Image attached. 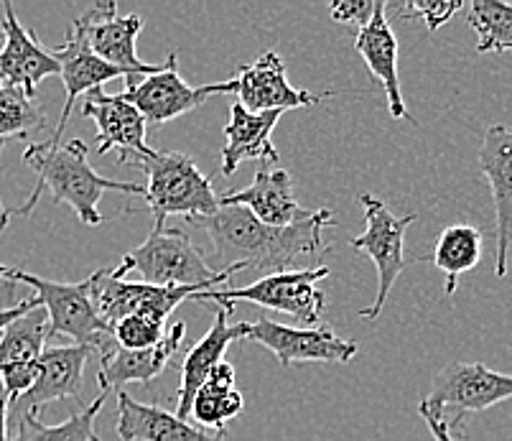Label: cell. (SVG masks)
Instances as JSON below:
<instances>
[{"label": "cell", "mask_w": 512, "mask_h": 441, "mask_svg": "<svg viewBox=\"0 0 512 441\" xmlns=\"http://www.w3.org/2000/svg\"><path fill=\"white\" fill-rule=\"evenodd\" d=\"M189 225L207 230L214 250V271H253L263 276L299 271L301 263H316L329 250L321 230L334 225L332 210H311L309 217L288 227L263 225L245 207H222L214 215L197 217Z\"/></svg>", "instance_id": "obj_1"}, {"label": "cell", "mask_w": 512, "mask_h": 441, "mask_svg": "<svg viewBox=\"0 0 512 441\" xmlns=\"http://www.w3.org/2000/svg\"><path fill=\"white\" fill-rule=\"evenodd\" d=\"M87 156H90V146L79 138H72L69 143H29V148L23 151V161L39 174V181L31 197L18 207L16 215H31L41 194L51 192L54 204H69L82 225L97 227L102 222L100 210H97L102 194H146V187L141 184L100 176L87 164Z\"/></svg>", "instance_id": "obj_2"}, {"label": "cell", "mask_w": 512, "mask_h": 441, "mask_svg": "<svg viewBox=\"0 0 512 441\" xmlns=\"http://www.w3.org/2000/svg\"><path fill=\"white\" fill-rule=\"evenodd\" d=\"M130 166L141 169L148 179L143 197L146 210L153 215V227H166L169 217L192 222L220 210V194L214 192L212 179L186 153L153 151Z\"/></svg>", "instance_id": "obj_3"}, {"label": "cell", "mask_w": 512, "mask_h": 441, "mask_svg": "<svg viewBox=\"0 0 512 441\" xmlns=\"http://www.w3.org/2000/svg\"><path fill=\"white\" fill-rule=\"evenodd\" d=\"M327 276V266L299 268V271L263 276L258 281L248 283V286H225V289L202 291L194 299L227 306L232 311H235L237 304L263 306V309L283 311L288 317L299 319L306 327H319V319L324 317V306H327V294H324L321 281Z\"/></svg>", "instance_id": "obj_4"}, {"label": "cell", "mask_w": 512, "mask_h": 441, "mask_svg": "<svg viewBox=\"0 0 512 441\" xmlns=\"http://www.w3.org/2000/svg\"><path fill=\"white\" fill-rule=\"evenodd\" d=\"M123 261L153 286H192L212 291L235 276V271H214L181 227H153L146 243L125 255Z\"/></svg>", "instance_id": "obj_5"}, {"label": "cell", "mask_w": 512, "mask_h": 441, "mask_svg": "<svg viewBox=\"0 0 512 441\" xmlns=\"http://www.w3.org/2000/svg\"><path fill=\"white\" fill-rule=\"evenodd\" d=\"M8 281H21L34 289V301L46 311L51 334H62L74 345H87L92 350H105L113 345V329L102 322L90 296V278L79 283H57L34 276L23 268H11Z\"/></svg>", "instance_id": "obj_6"}, {"label": "cell", "mask_w": 512, "mask_h": 441, "mask_svg": "<svg viewBox=\"0 0 512 441\" xmlns=\"http://www.w3.org/2000/svg\"><path fill=\"white\" fill-rule=\"evenodd\" d=\"M357 199H360L362 210H365V232L349 240V245L357 253L370 255V261L375 263L377 271V296L367 309L360 311V317L377 319L380 311H383L385 301H388L390 291H393L395 281L400 278V273L406 271L411 263H416V258L408 261L406 255H403L406 232L416 222V215L395 217L385 207L383 199L372 197V194H360Z\"/></svg>", "instance_id": "obj_7"}, {"label": "cell", "mask_w": 512, "mask_h": 441, "mask_svg": "<svg viewBox=\"0 0 512 441\" xmlns=\"http://www.w3.org/2000/svg\"><path fill=\"white\" fill-rule=\"evenodd\" d=\"M130 266L120 261L118 268H100L90 276V296L102 322L113 329L120 319L146 314L153 319L171 317V311L184 301L202 294L192 286H153L146 281H125Z\"/></svg>", "instance_id": "obj_8"}, {"label": "cell", "mask_w": 512, "mask_h": 441, "mask_svg": "<svg viewBox=\"0 0 512 441\" xmlns=\"http://www.w3.org/2000/svg\"><path fill=\"white\" fill-rule=\"evenodd\" d=\"M125 97L138 108L146 123L166 125L192 113L214 95H235V77L217 85L192 87L179 74V51H171L158 72L125 80Z\"/></svg>", "instance_id": "obj_9"}, {"label": "cell", "mask_w": 512, "mask_h": 441, "mask_svg": "<svg viewBox=\"0 0 512 441\" xmlns=\"http://www.w3.org/2000/svg\"><path fill=\"white\" fill-rule=\"evenodd\" d=\"M507 398H512V375L497 373L482 362H449L434 378L421 406L441 416L446 408H454L456 416L449 426L456 431L464 421V413L487 411Z\"/></svg>", "instance_id": "obj_10"}, {"label": "cell", "mask_w": 512, "mask_h": 441, "mask_svg": "<svg viewBox=\"0 0 512 441\" xmlns=\"http://www.w3.org/2000/svg\"><path fill=\"white\" fill-rule=\"evenodd\" d=\"M74 21L79 23V29L85 34L90 49L95 51L102 62L118 67L125 74V80L146 77V74H153L164 67V62L148 64L138 57L136 41L143 29V16H138V13L118 16L115 0L95 3L90 11L77 16Z\"/></svg>", "instance_id": "obj_11"}, {"label": "cell", "mask_w": 512, "mask_h": 441, "mask_svg": "<svg viewBox=\"0 0 512 441\" xmlns=\"http://www.w3.org/2000/svg\"><path fill=\"white\" fill-rule=\"evenodd\" d=\"M248 340L271 350L283 368H291L296 362H332L344 365L352 362L360 352L355 340H344L329 324L319 327H288L273 319H258L250 324Z\"/></svg>", "instance_id": "obj_12"}, {"label": "cell", "mask_w": 512, "mask_h": 441, "mask_svg": "<svg viewBox=\"0 0 512 441\" xmlns=\"http://www.w3.org/2000/svg\"><path fill=\"white\" fill-rule=\"evenodd\" d=\"M235 95L242 108L250 113H286L296 108H314L321 100L332 97L334 92L296 90L286 77V64L281 54L265 51L255 62L237 67L235 74Z\"/></svg>", "instance_id": "obj_13"}, {"label": "cell", "mask_w": 512, "mask_h": 441, "mask_svg": "<svg viewBox=\"0 0 512 441\" xmlns=\"http://www.w3.org/2000/svg\"><path fill=\"white\" fill-rule=\"evenodd\" d=\"M82 115L97 125V153L115 148L120 166H130L153 153L146 143V118L125 95H107L102 87L87 92L82 100Z\"/></svg>", "instance_id": "obj_14"}, {"label": "cell", "mask_w": 512, "mask_h": 441, "mask_svg": "<svg viewBox=\"0 0 512 441\" xmlns=\"http://www.w3.org/2000/svg\"><path fill=\"white\" fill-rule=\"evenodd\" d=\"M479 171L490 181L497 217L495 273L507 276L512 248V131L495 123L484 131L479 146Z\"/></svg>", "instance_id": "obj_15"}, {"label": "cell", "mask_w": 512, "mask_h": 441, "mask_svg": "<svg viewBox=\"0 0 512 441\" xmlns=\"http://www.w3.org/2000/svg\"><path fill=\"white\" fill-rule=\"evenodd\" d=\"M49 334L51 329L44 309L23 314L0 334V380L11 393L13 403L23 393H29L34 385L36 373H39V357L46 350Z\"/></svg>", "instance_id": "obj_16"}, {"label": "cell", "mask_w": 512, "mask_h": 441, "mask_svg": "<svg viewBox=\"0 0 512 441\" xmlns=\"http://www.w3.org/2000/svg\"><path fill=\"white\" fill-rule=\"evenodd\" d=\"M92 347L67 345V347H46L39 357V373L29 393H23L13 408L18 416L36 413L59 398H74L82 403V383H85V365L92 357Z\"/></svg>", "instance_id": "obj_17"}, {"label": "cell", "mask_w": 512, "mask_h": 441, "mask_svg": "<svg viewBox=\"0 0 512 441\" xmlns=\"http://www.w3.org/2000/svg\"><path fill=\"white\" fill-rule=\"evenodd\" d=\"M51 57L57 59L59 64V77L64 82V92H67V102H64V110L59 115V123L54 128V136L49 138L51 143H62L64 131H67L69 115L74 110V100L77 97H85L87 92L100 90L105 82L115 80V77H125L118 67L102 62L95 51L87 44L85 34L79 29V23L72 21L67 31V39L62 46L51 49Z\"/></svg>", "instance_id": "obj_18"}, {"label": "cell", "mask_w": 512, "mask_h": 441, "mask_svg": "<svg viewBox=\"0 0 512 441\" xmlns=\"http://www.w3.org/2000/svg\"><path fill=\"white\" fill-rule=\"evenodd\" d=\"M186 337V322H176L166 329L164 340L148 350H123L113 342L100 352V370H97V383L102 393L123 391L125 385L141 383L148 385L153 378L164 373L166 365L179 355Z\"/></svg>", "instance_id": "obj_19"}, {"label": "cell", "mask_w": 512, "mask_h": 441, "mask_svg": "<svg viewBox=\"0 0 512 441\" xmlns=\"http://www.w3.org/2000/svg\"><path fill=\"white\" fill-rule=\"evenodd\" d=\"M214 309V322L209 332L204 334L202 340L189 350V355L181 362V383H179V396H176V416L189 421L192 416V403L204 380L209 378L220 362H225L227 350L232 342L248 340L250 322H237L230 324L232 309L227 306H212Z\"/></svg>", "instance_id": "obj_20"}, {"label": "cell", "mask_w": 512, "mask_h": 441, "mask_svg": "<svg viewBox=\"0 0 512 441\" xmlns=\"http://www.w3.org/2000/svg\"><path fill=\"white\" fill-rule=\"evenodd\" d=\"M6 18H3V49H0V82L21 87L31 100H36V87L46 77L59 74L57 59L51 57V51L44 49L36 39L34 31L23 29L11 3L3 6Z\"/></svg>", "instance_id": "obj_21"}, {"label": "cell", "mask_w": 512, "mask_h": 441, "mask_svg": "<svg viewBox=\"0 0 512 441\" xmlns=\"http://www.w3.org/2000/svg\"><path fill=\"white\" fill-rule=\"evenodd\" d=\"M355 49L365 59L367 69L372 72L380 85H383L385 97H388V110L395 120H408L418 123L406 108L403 90H400V74H398V39L388 21V3L377 0L375 16L370 18L365 29L357 31Z\"/></svg>", "instance_id": "obj_22"}, {"label": "cell", "mask_w": 512, "mask_h": 441, "mask_svg": "<svg viewBox=\"0 0 512 441\" xmlns=\"http://www.w3.org/2000/svg\"><path fill=\"white\" fill-rule=\"evenodd\" d=\"M283 113L271 110V113H250L240 105V102H232L230 105V120L222 128V136H225V146L220 151L222 159V174L232 176L237 171V166L245 164V161H258L260 166L278 164V151L273 146L271 136L273 128L278 125Z\"/></svg>", "instance_id": "obj_23"}, {"label": "cell", "mask_w": 512, "mask_h": 441, "mask_svg": "<svg viewBox=\"0 0 512 441\" xmlns=\"http://www.w3.org/2000/svg\"><path fill=\"white\" fill-rule=\"evenodd\" d=\"M222 207H245L263 225L288 227L293 222L309 217L311 210H304L293 197V181L288 171H268L260 166L250 187L227 192L220 197Z\"/></svg>", "instance_id": "obj_24"}, {"label": "cell", "mask_w": 512, "mask_h": 441, "mask_svg": "<svg viewBox=\"0 0 512 441\" xmlns=\"http://www.w3.org/2000/svg\"><path fill=\"white\" fill-rule=\"evenodd\" d=\"M118 436L123 441H225V434H209L161 406L118 393Z\"/></svg>", "instance_id": "obj_25"}, {"label": "cell", "mask_w": 512, "mask_h": 441, "mask_svg": "<svg viewBox=\"0 0 512 441\" xmlns=\"http://www.w3.org/2000/svg\"><path fill=\"white\" fill-rule=\"evenodd\" d=\"M482 245V232L474 225H467V222L449 225L441 232L439 240H436L434 255H431V263L446 276V296H454L459 278L479 266V261H482Z\"/></svg>", "instance_id": "obj_26"}, {"label": "cell", "mask_w": 512, "mask_h": 441, "mask_svg": "<svg viewBox=\"0 0 512 441\" xmlns=\"http://www.w3.org/2000/svg\"><path fill=\"white\" fill-rule=\"evenodd\" d=\"M107 401V393H100L95 403L85 406V411L72 413L67 421L54 426L41 424L36 413H23L18 416V424L8 441H92L95 436V419Z\"/></svg>", "instance_id": "obj_27"}, {"label": "cell", "mask_w": 512, "mask_h": 441, "mask_svg": "<svg viewBox=\"0 0 512 441\" xmlns=\"http://www.w3.org/2000/svg\"><path fill=\"white\" fill-rule=\"evenodd\" d=\"M467 21L477 34L479 54L512 51V6L500 0H474L467 8Z\"/></svg>", "instance_id": "obj_28"}, {"label": "cell", "mask_w": 512, "mask_h": 441, "mask_svg": "<svg viewBox=\"0 0 512 441\" xmlns=\"http://www.w3.org/2000/svg\"><path fill=\"white\" fill-rule=\"evenodd\" d=\"M46 115L21 87L0 82V141L29 138V133L46 131Z\"/></svg>", "instance_id": "obj_29"}, {"label": "cell", "mask_w": 512, "mask_h": 441, "mask_svg": "<svg viewBox=\"0 0 512 441\" xmlns=\"http://www.w3.org/2000/svg\"><path fill=\"white\" fill-rule=\"evenodd\" d=\"M242 408H245V398L237 391V385L227 388V385L204 383L194 396L189 419L197 421L202 429H220V434H225V426L240 416Z\"/></svg>", "instance_id": "obj_30"}, {"label": "cell", "mask_w": 512, "mask_h": 441, "mask_svg": "<svg viewBox=\"0 0 512 441\" xmlns=\"http://www.w3.org/2000/svg\"><path fill=\"white\" fill-rule=\"evenodd\" d=\"M166 322L146 317V314H133V317L120 319L113 327V342L123 350H148L164 340Z\"/></svg>", "instance_id": "obj_31"}, {"label": "cell", "mask_w": 512, "mask_h": 441, "mask_svg": "<svg viewBox=\"0 0 512 441\" xmlns=\"http://www.w3.org/2000/svg\"><path fill=\"white\" fill-rule=\"evenodd\" d=\"M462 8V0H411L406 6H398V13L423 21L428 31H439Z\"/></svg>", "instance_id": "obj_32"}, {"label": "cell", "mask_w": 512, "mask_h": 441, "mask_svg": "<svg viewBox=\"0 0 512 441\" xmlns=\"http://www.w3.org/2000/svg\"><path fill=\"white\" fill-rule=\"evenodd\" d=\"M377 0H339V3H332L329 13L337 23H349V26H360L365 29L370 18L375 16Z\"/></svg>", "instance_id": "obj_33"}, {"label": "cell", "mask_w": 512, "mask_h": 441, "mask_svg": "<svg viewBox=\"0 0 512 441\" xmlns=\"http://www.w3.org/2000/svg\"><path fill=\"white\" fill-rule=\"evenodd\" d=\"M418 413H421V419L426 421V426H428V431H431V436H434V441H462L459 436H456V431H451L446 416L428 411V408L421 406V403H418Z\"/></svg>", "instance_id": "obj_34"}, {"label": "cell", "mask_w": 512, "mask_h": 441, "mask_svg": "<svg viewBox=\"0 0 512 441\" xmlns=\"http://www.w3.org/2000/svg\"><path fill=\"white\" fill-rule=\"evenodd\" d=\"M34 309H39L34 301V296L26 301H21V304H16V306H6V309H0V334H3V329H6L8 324H13L16 319H21L23 314H29V311H34Z\"/></svg>", "instance_id": "obj_35"}, {"label": "cell", "mask_w": 512, "mask_h": 441, "mask_svg": "<svg viewBox=\"0 0 512 441\" xmlns=\"http://www.w3.org/2000/svg\"><path fill=\"white\" fill-rule=\"evenodd\" d=\"M11 393L0 380V441H8V413H11Z\"/></svg>", "instance_id": "obj_36"}, {"label": "cell", "mask_w": 512, "mask_h": 441, "mask_svg": "<svg viewBox=\"0 0 512 441\" xmlns=\"http://www.w3.org/2000/svg\"><path fill=\"white\" fill-rule=\"evenodd\" d=\"M3 146H6V141H0V153H3ZM8 222H11V212L3 207V199H0V232L6 230Z\"/></svg>", "instance_id": "obj_37"}, {"label": "cell", "mask_w": 512, "mask_h": 441, "mask_svg": "<svg viewBox=\"0 0 512 441\" xmlns=\"http://www.w3.org/2000/svg\"><path fill=\"white\" fill-rule=\"evenodd\" d=\"M8 273H11V266H3V263H0V281H8Z\"/></svg>", "instance_id": "obj_38"}, {"label": "cell", "mask_w": 512, "mask_h": 441, "mask_svg": "<svg viewBox=\"0 0 512 441\" xmlns=\"http://www.w3.org/2000/svg\"><path fill=\"white\" fill-rule=\"evenodd\" d=\"M92 441H102V439H100V436H97V434H95V436H92Z\"/></svg>", "instance_id": "obj_39"}, {"label": "cell", "mask_w": 512, "mask_h": 441, "mask_svg": "<svg viewBox=\"0 0 512 441\" xmlns=\"http://www.w3.org/2000/svg\"><path fill=\"white\" fill-rule=\"evenodd\" d=\"M0 34H3V29H0Z\"/></svg>", "instance_id": "obj_40"}]
</instances>
